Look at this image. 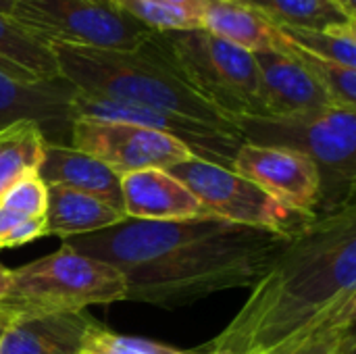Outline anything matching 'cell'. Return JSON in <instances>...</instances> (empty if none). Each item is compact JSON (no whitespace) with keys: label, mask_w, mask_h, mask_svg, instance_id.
Segmentation results:
<instances>
[{"label":"cell","mask_w":356,"mask_h":354,"mask_svg":"<svg viewBox=\"0 0 356 354\" xmlns=\"http://www.w3.org/2000/svg\"><path fill=\"white\" fill-rule=\"evenodd\" d=\"M292 240L200 215L181 221L125 219L63 244L113 265L125 280V300L179 309L217 292L252 290Z\"/></svg>","instance_id":"1"},{"label":"cell","mask_w":356,"mask_h":354,"mask_svg":"<svg viewBox=\"0 0 356 354\" xmlns=\"http://www.w3.org/2000/svg\"><path fill=\"white\" fill-rule=\"evenodd\" d=\"M356 300V204L317 217L252 286L209 354H269Z\"/></svg>","instance_id":"2"},{"label":"cell","mask_w":356,"mask_h":354,"mask_svg":"<svg viewBox=\"0 0 356 354\" xmlns=\"http://www.w3.org/2000/svg\"><path fill=\"white\" fill-rule=\"evenodd\" d=\"M152 35L136 50L52 44L60 79L81 94L181 115L240 136L232 119L186 83Z\"/></svg>","instance_id":"3"},{"label":"cell","mask_w":356,"mask_h":354,"mask_svg":"<svg viewBox=\"0 0 356 354\" xmlns=\"http://www.w3.org/2000/svg\"><path fill=\"white\" fill-rule=\"evenodd\" d=\"M236 127L246 144L290 148L319 171V217L355 207L356 108L330 104L294 117H240Z\"/></svg>","instance_id":"4"},{"label":"cell","mask_w":356,"mask_h":354,"mask_svg":"<svg viewBox=\"0 0 356 354\" xmlns=\"http://www.w3.org/2000/svg\"><path fill=\"white\" fill-rule=\"evenodd\" d=\"M10 292L2 305L13 313H79L127 298L125 280L113 265L67 244L10 269Z\"/></svg>","instance_id":"5"},{"label":"cell","mask_w":356,"mask_h":354,"mask_svg":"<svg viewBox=\"0 0 356 354\" xmlns=\"http://www.w3.org/2000/svg\"><path fill=\"white\" fill-rule=\"evenodd\" d=\"M152 38L186 83L227 119L236 123L240 117H263L254 54L207 29L165 31Z\"/></svg>","instance_id":"6"},{"label":"cell","mask_w":356,"mask_h":354,"mask_svg":"<svg viewBox=\"0 0 356 354\" xmlns=\"http://www.w3.org/2000/svg\"><path fill=\"white\" fill-rule=\"evenodd\" d=\"M8 15L50 46L136 50L154 33L113 0H13Z\"/></svg>","instance_id":"7"},{"label":"cell","mask_w":356,"mask_h":354,"mask_svg":"<svg viewBox=\"0 0 356 354\" xmlns=\"http://www.w3.org/2000/svg\"><path fill=\"white\" fill-rule=\"evenodd\" d=\"M167 171L196 196L207 215L229 223L296 238L317 219V215L280 202L254 182L217 163L190 156Z\"/></svg>","instance_id":"8"},{"label":"cell","mask_w":356,"mask_h":354,"mask_svg":"<svg viewBox=\"0 0 356 354\" xmlns=\"http://www.w3.org/2000/svg\"><path fill=\"white\" fill-rule=\"evenodd\" d=\"M71 108L75 119H90V121H113V123H129L138 127H148L154 131H163L175 140H179L184 146L190 148V152L196 159L223 165L232 169L234 156L238 148L244 144V140L238 134L223 131L219 127H213L209 123L188 119L181 115L127 104L111 98L90 96L81 92H73Z\"/></svg>","instance_id":"9"},{"label":"cell","mask_w":356,"mask_h":354,"mask_svg":"<svg viewBox=\"0 0 356 354\" xmlns=\"http://www.w3.org/2000/svg\"><path fill=\"white\" fill-rule=\"evenodd\" d=\"M71 146L102 161L119 175L140 169H169L194 156L188 146L163 131L90 119L73 121Z\"/></svg>","instance_id":"10"},{"label":"cell","mask_w":356,"mask_h":354,"mask_svg":"<svg viewBox=\"0 0 356 354\" xmlns=\"http://www.w3.org/2000/svg\"><path fill=\"white\" fill-rule=\"evenodd\" d=\"M232 169L280 202L319 217L321 179L315 163L305 154L244 142L234 156Z\"/></svg>","instance_id":"11"},{"label":"cell","mask_w":356,"mask_h":354,"mask_svg":"<svg viewBox=\"0 0 356 354\" xmlns=\"http://www.w3.org/2000/svg\"><path fill=\"white\" fill-rule=\"evenodd\" d=\"M73 92L65 79L27 83L0 71V131L17 121H33L48 144L71 146Z\"/></svg>","instance_id":"12"},{"label":"cell","mask_w":356,"mask_h":354,"mask_svg":"<svg viewBox=\"0 0 356 354\" xmlns=\"http://www.w3.org/2000/svg\"><path fill=\"white\" fill-rule=\"evenodd\" d=\"M290 42V40H288ZM259 102L263 117H294L332 104L317 79L288 52H257Z\"/></svg>","instance_id":"13"},{"label":"cell","mask_w":356,"mask_h":354,"mask_svg":"<svg viewBox=\"0 0 356 354\" xmlns=\"http://www.w3.org/2000/svg\"><path fill=\"white\" fill-rule=\"evenodd\" d=\"M125 219L181 221L207 215L196 196L167 169H140L121 175Z\"/></svg>","instance_id":"14"},{"label":"cell","mask_w":356,"mask_h":354,"mask_svg":"<svg viewBox=\"0 0 356 354\" xmlns=\"http://www.w3.org/2000/svg\"><path fill=\"white\" fill-rule=\"evenodd\" d=\"M96 321L86 313H13L0 354H79Z\"/></svg>","instance_id":"15"},{"label":"cell","mask_w":356,"mask_h":354,"mask_svg":"<svg viewBox=\"0 0 356 354\" xmlns=\"http://www.w3.org/2000/svg\"><path fill=\"white\" fill-rule=\"evenodd\" d=\"M38 175L46 186L81 192L123 211L121 175L73 146L46 144Z\"/></svg>","instance_id":"16"},{"label":"cell","mask_w":356,"mask_h":354,"mask_svg":"<svg viewBox=\"0 0 356 354\" xmlns=\"http://www.w3.org/2000/svg\"><path fill=\"white\" fill-rule=\"evenodd\" d=\"M202 29L250 52H288V38L265 15L244 2L213 0L204 13Z\"/></svg>","instance_id":"17"},{"label":"cell","mask_w":356,"mask_h":354,"mask_svg":"<svg viewBox=\"0 0 356 354\" xmlns=\"http://www.w3.org/2000/svg\"><path fill=\"white\" fill-rule=\"evenodd\" d=\"M125 221L123 211L81 192L48 186L46 236L69 240Z\"/></svg>","instance_id":"18"},{"label":"cell","mask_w":356,"mask_h":354,"mask_svg":"<svg viewBox=\"0 0 356 354\" xmlns=\"http://www.w3.org/2000/svg\"><path fill=\"white\" fill-rule=\"evenodd\" d=\"M0 71L27 83L60 79L52 46L35 38L6 13H0Z\"/></svg>","instance_id":"19"},{"label":"cell","mask_w":356,"mask_h":354,"mask_svg":"<svg viewBox=\"0 0 356 354\" xmlns=\"http://www.w3.org/2000/svg\"><path fill=\"white\" fill-rule=\"evenodd\" d=\"M280 29L332 31L356 25L336 0H242Z\"/></svg>","instance_id":"20"},{"label":"cell","mask_w":356,"mask_h":354,"mask_svg":"<svg viewBox=\"0 0 356 354\" xmlns=\"http://www.w3.org/2000/svg\"><path fill=\"white\" fill-rule=\"evenodd\" d=\"M46 144L33 121H17L0 131V196L17 179L38 173Z\"/></svg>","instance_id":"21"},{"label":"cell","mask_w":356,"mask_h":354,"mask_svg":"<svg viewBox=\"0 0 356 354\" xmlns=\"http://www.w3.org/2000/svg\"><path fill=\"white\" fill-rule=\"evenodd\" d=\"M356 300L336 309L309 330L284 342L269 354H330L355 334Z\"/></svg>","instance_id":"22"},{"label":"cell","mask_w":356,"mask_h":354,"mask_svg":"<svg viewBox=\"0 0 356 354\" xmlns=\"http://www.w3.org/2000/svg\"><path fill=\"white\" fill-rule=\"evenodd\" d=\"M290 54L305 65V69L317 79V83L325 90L332 104L356 108V69L344 67L340 63L315 56L311 52L300 50L290 42Z\"/></svg>","instance_id":"23"},{"label":"cell","mask_w":356,"mask_h":354,"mask_svg":"<svg viewBox=\"0 0 356 354\" xmlns=\"http://www.w3.org/2000/svg\"><path fill=\"white\" fill-rule=\"evenodd\" d=\"M282 31L300 50L356 69L355 25L332 29V31H309V29H282Z\"/></svg>","instance_id":"24"},{"label":"cell","mask_w":356,"mask_h":354,"mask_svg":"<svg viewBox=\"0 0 356 354\" xmlns=\"http://www.w3.org/2000/svg\"><path fill=\"white\" fill-rule=\"evenodd\" d=\"M113 2L154 33L202 29V17L186 8L173 6L165 0H113Z\"/></svg>","instance_id":"25"},{"label":"cell","mask_w":356,"mask_h":354,"mask_svg":"<svg viewBox=\"0 0 356 354\" xmlns=\"http://www.w3.org/2000/svg\"><path fill=\"white\" fill-rule=\"evenodd\" d=\"M83 351L92 354H209V353H190L175 346H167L161 342L134 338L117 334L108 328H102L94 323L83 340Z\"/></svg>","instance_id":"26"},{"label":"cell","mask_w":356,"mask_h":354,"mask_svg":"<svg viewBox=\"0 0 356 354\" xmlns=\"http://www.w3.org/2000/svg\"><path fill=\"white\" fill-rule=\"evenodd\" d=\"M0 204L25 217H46L48 186L38 173L25 175L2 192Z\"/></svg>","instance_id":"27"},{"label":"cell","mask_w":356,"mask_h":354,"mask_svg":"<svg viewBox=\"0 0 356 354\" xmlns=\"http://www.w3.org/2000/svg\"><path fill=\"white\" fill-rule=\"evenodd\" d=\"M165 2H169L173 6H179V8H186V10H190V13H194V15L204 19V13H207L209 4L213 0H165Z\"/></svg>","instance_id":"28"},{"label":"cell","mask_w":356,"mask_h":354,"mask_svg":"<svg viewBox=\"0 0 356 354\" xmlns=\"http://www.w3.org/2000/svg\"><path fill=\"white\" fill-rule=\"evenodd\" d=\"M10 269L8 267H4L2 263H0V303L8 296V292H10Z\"/></svg>","instance_id":"29"},{"label":"cell","mask_w":356,"mask_h":354,"mask_svg":"<svg viewBox=\"0 0 356 354\" xmlns=\"http://www.w3.org/2000/svg\"><path fill=\"white\" fill-rule=\"evenodd\" d=\"M330 354H356V336L353 334V336H348L334 353Z\"/></svg>","instance_id":"30"},{"label":"cell","mask_w":356,"mask_h":354,"mask_svg":"<svg viewBox=\"0 0 356 354\" xmlns=\"http://www.w3.org/2000/svg\"><path fill=\"white\" fill-rule=\"evenodd\" d=\"M10 319H13V311H8V309L0 303V336H2V332L6 330V325H8Z\"/></svg>","instance_id":"31"},{"label":"cell","mask_w":356,"mask_h":354,"mask_svg":"<svg viewBox=\"0 0 356 354\" xmlns=\"http://www.w3.org/2000/svg\"><path fill=\"white\" fill-rule=\"evenodd\" d=\"M340 6H342V10L348 15V17H353V19H356L355 17V8H356V0H336Z\"/></svg>","instance_id":"32"},{"label":"cell","mask_w":356,"mask_h":354,"mask_svg":"<svg viewBox=\"0 0 356 354\" xmlns=\"http://www.w3.org/2000/svg\"><path fill=\"white\" fill-rule=\"evenodd\" d=\"M10 6H13V0H0V13H10Z\"/></svg>","instance_id":"33"},{"label":"cell","mask_w":356,"mask_h":354,"mask_svg":"<svg viewBox=\"0 0 356 354\" xmlns=\"http://www.w3.org/2000/svg\"><path fill=\"white\" fill-rule=\"evenodd\" d=\"M221 2H242V0H221Z\"/></svg>","instance_id":"34"},{"label":"cell","mask_w":356,"mask_h":354,"mask_svg":"<svg viewBox=\"0 0 356 354\" xmlns=\"http://www.w3.org/2000/svg\"><path fill=\"white\" fill-rule=\"evenodd\" d=\"M79 354H92V353H86V351H81V353H79Z\"/></svg>","instance_id":"35"}]
</instances>
